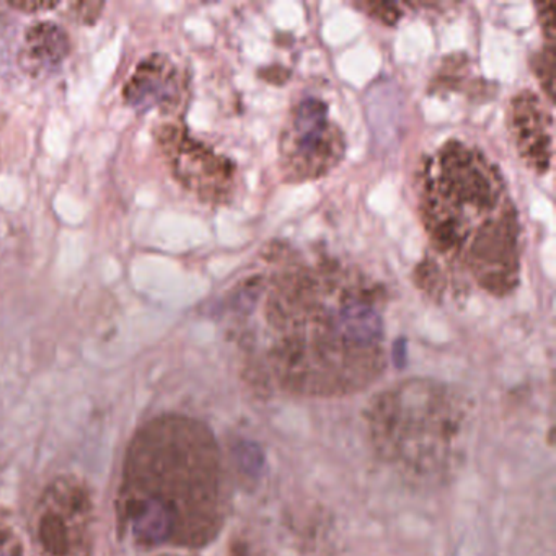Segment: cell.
Segmentation results:
<instances>
[{
  "label": "cell",
  "instance_id": "8992f818",
  "mask_svg": "<svg viewBox=\"0 0 556 556\" xmlns=\"http://www.w3.org/2000/svg\"><path fill=\"white\" fill-rule=\"evenodd\" d=\"M509 128L520 159L539 175L552 167L553 119L542 100L530 90L514 97L509 109Z\"/></svg>",
  "mask_w": 556,
  "mask_h": 556
},
{
  "label": "cell",
  "instance_id": "30bf717a",
  "mask_svg": "<svg viewBox=\"0 0 556 556\" xmlns=\"http://www.w3.org/2000/svg\"><path fill=\"white\" fill-rule=\"evenodd\" d=\"M357 8L386 25H395L402 17L399 5L387 4V2H363V4H357Z\"/></svg>",
  "mask_w": 556,
  "mask_h": 556
},
{
  "label": "cell",
  "instance_id": "4fadbf2b",
  "mask_svg": "<svg viewBox=\"0 0 556 556\" xmlns=\"http://www.w3.org/2000/svg\"><path fill=\"white\" fill-rule=\"evenodd\" d=\"M9 8L15 11L27 12V14H37V12L51 11V9L60 8L56 0H11L8 2Z\"/></svg>",
  "mask_w": 556,
  "mask_h": 556
},
{
  "label": "cell",
  "instance_id": "7c38bea8",
  "mask_svg": "<svg viewBox=\"0 0 556 556\" xmlns=\"http://www.w3.org/2000/svg\"><path fill=\"white\" fill-rule=\"evenodd\" d=\"M103 8H105L103 2H86V0H83V2L71 4V14L83 24H96L102 15Z\"/></svg>",
  "mask_w": 556,
  "mask_h": 556
},
{
  "label": "cell",
  "instance_id": "ba28073f",
  "mask_svg": "<svg viewBox=\"0 0 556 556\" xmlns=\"http://www.w3.org/2000/svg\"><path fill=\"white\" fill-rule=\"evenodd\" d=\"M71 37L63 25L51 21L31 24L25 30L21 48L22 70L31 76H41L61 66L71 53Z\"/></svg>",
  "mask_w": 556,
  "mask_h": 556
},
{
  "label": "cell",
  "instance_id": "6da1fadb",
  "mask_svg": "<svg viewBox=\"0 0 556 556\" xmlns=\"http://www.w3.org/2000/svg\"><path fill=\"white\" fill-rule=\"evenodd\" d=\"M334 269H301L276 285L266 318L278 334L271 350L279 377L308 392H334L372 379L382 369V317L372 289L344 286L328 295Z\"/></svg>",
  "mask_w": 556,
  "mask_h": 556
},
{
  "label": "cell",
  "instance_id": "52a82bcc",
  "mask_svg": "<svg viewBox=\"0 0 556 556\" xmlns=\"http://www.w3.org/2000/svg\"><path fill=\"white\" fill-rule=\"evenodd\" d=\"M184 97V79L177 64L167 54L144 58L123 87V99L141 113L172 110Z\"/></svg>",
  "mask_w": 556,
  "mask_h": 556
},
{
  "label": "cell",
  "instance_id": "7a4b0ae2",
  "mask_svg": "<svg viewBox=\"0 0 556 556\" xmlns=\"http://www.w3.org/2000/svg\"><path fill=\"white\" fill-rule=\"evenodd\" d=\"M421 213L435 252L460 262L490 294L519 285L520 230L497 168L477 149L448 141L422 168Z\"/></svg>",
  "mask_w": 556,
  "mask_h": 556
},
{
  "label": "cell",
  "instance_id": "9c48e42d",
  "mask_svg": "<svg viewBox=\"0 0 556 556\" xmlns=\"http://www.w3.org/2000/svg\"><path fill=\"white\" fill-rule=\"evenodd\" d=\"M532 64L535 76L539 77L540 84H542L543 92L546 93L549 102H552L553 92H555V50H553V47L540 51L533 58Z\"/></svg>",
  "mask_w": 556,
  "mask_h": 556
},
{
  "label": "cell",
  "instance_id": "5bb4252c",
  "mask_svg": "<svg viewBox=\"0 0 556 556\" xmlns=\"http://www.w3.org/2000/svg\"><path fill=\"white\" fill-rule=\"evenodd\" d=\"M2 556H15V555H2Z\"/></svg>",
  "mask_w": 556,
  "mask_h": 556
},
{
  "label": "cell",
  "instance_id": "8fae6325",
  "mask_svg": "<svg viewBox=\"0 0 556 556\" xmlns=\"http://www.w3.org/2000/svg\"><path fill=\"white\" fill-rule=\"evenodd\" d=\"M540 25L548 45L555 43L556 37V2H540L536 4Z\"/></svg>",
  "mask_w": 556,
  "mask_h": 556
},
{
  "label": "cell",
  "instance_id": "3957f363",
  "mask_svg": "<svg viewBox=\"0 0 556 556\" xmlns=\"http://www.w3.org/2000/svg\"><path fill=\"white\" fill-rule=\"evenodd\" d=\"M194 422L154 426L131 454L126 513L144 543L206 539L216 527L219 458Z\"/></svg>",
  "mask_w": 556,
  "mask_h": 556
},
{
  "label": "cell",
  "instance_id": "5b68a950",
  "mask_svg": "<svg viewBox=\"0 0 556 556\" xmlns=\"http://www.w3.org/2000/svg\"><path fill=\"white\" fill-rule=\"evenodd\" d=\"M155 139L174 177L206 203H226L232 194L236 167L232 161L194 139L184 126L165 123Z\"/></svg>",
  "mask_w": 556,
  "mask_h": 556
},
{
  "label": "cell",
  "instance_id": "277c9868",
  "mask_svg": "<svg viewBox=\"0 0 556 556\" xmlns=\"http://www.w3.org/2000/svg\"><path fill=\"white\" fill-rule=\"evenodd\" d=\"M344 136L321 100L305 99L292 109L281 135V161L289 180H317L344 155Z\"/></svg>",
  "mask_w": 556,
  "mask_h": 556
}]
</instances>
